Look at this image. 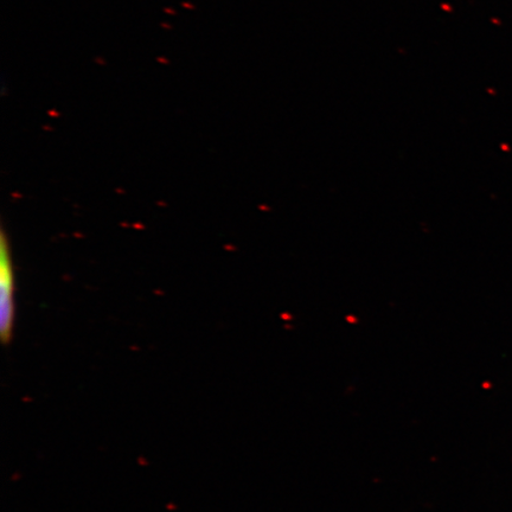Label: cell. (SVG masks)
Instances as JSON below:
<instances>
[{"mask_svg":"<svg viewBox=\"0 0 512 512\" xmlns=\"http://www.w3.org/2000/svg\"><path fill=\"white\" fill-rule=\"evenodd\" d=\"M15 273L11 248L4 230L0 235V336L9 344L15 324Z\"/></svg>","mask_w":512,"mask_h":512,"instance_id":"obj_1","label":"cell"}]
</instances>
